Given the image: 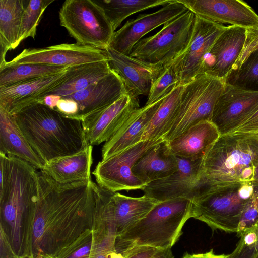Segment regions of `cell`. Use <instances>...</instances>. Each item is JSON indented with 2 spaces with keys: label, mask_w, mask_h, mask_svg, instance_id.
<instances>
[{
  "label": "cell",
  "mask_w": 258,
  "mask_h": 258,
  "mask_svg": "<svg viewBox=\"0 0 258 258\" xmlns=\"http://www.w3.org/2000/svg\"><path fill=\"white\" fill-rule=\"evenodd\" d=\"M38 198L25 229L23 258L56 256L92 229L99 187L92 180L60 184L37 172Z\"/></svg>",
  "instance_id": "1"
},
{
  "label": "cell",
  "mask_w": 258,
  "mask_h": 258,
  "mask_svg": "<svg viewBox=\"0 0 258 258\" xmlns=\"http://www.w3.org/2000/svg\"><path fill=\"white\" fill-rule=\"evenodd\" d=\"M12 115L44 165L51 160L79 153L90 145L81 120L40 103L28 105Z\"/></svg>",
  "instance_id": "2"
},
{
  "label": "cell",
  "mask_w": 258,
  "mask_h": 258,
  "mask_svg": "<svg viewBox=\"0 0 258 258\" xmlns=\"http://www.w3.org/2000/svg\"><path fill=\"white\" fill-rule=\"evenodd\" d=\"M257 165L258 132L220 135L202 159L196 197L252 182Z\"/></svg>",
  "instance_id": "3"
},
{
  "label": "cell",
  "mask_w": 258,
  "mask_h": 258,
  "mask_svg": "<svg viewBox=\"0 0 258 258\" xmlns=\"http://www.w3.org/2000/svg\"><path fill=\"white\" fill-rule=\"evenodd\" d=\"M0 227L18 258H23L27 220L38 198L36 169L27 162L0 153Z\"/></svg>",
  "instance_id": "4"
},
{
  "label": "cell",
  "mask_w": 258,
  "mask_h": 258,
  "mask_svg": "<svg viewBox=\"0 0 258 258\" xmlns=\"http://www.w3.org/2000/svg\"><path fill=\"white\" fill-rule=\"evenodd\" d=\"M193 199L179 197L159 202L143 219L116 237L117 252L123 254L139 247L171 249L192 218Z\"/></svg>",
  "instance_id": "5"
},
{
  "label": "cell",
  "mask_w": 258,
  "mask_h": 258,
  "mask_svg": "<svg viewBox=\"0 0 258 258\" xmlns=\"http://www.w3.org/2000/svg\"><path fill=\"white\" fill-rule=\"evenodd\" d=\"M254 191L252 182L208 191L193 199L192 218L213 231L237 233L240 221Z\"/></svg>",
  "instance_id": "6"
},
{
  "label": "cell",
  "mask_w": 258,
  "mask_h": 258,
  "mask_svg": "<svg viewBox=\"0 0 258 258\" xmlns=\"http://www.w3.org/2000/svg\"><path fill=\"white\" fill-rule=\"evenodd\" d=\"M225 84L222 79L205 73L185 84L179 107L163 139L170 141L200 121H211L215 105Z\"/></svg>",
  "instance_id": "7"
},
{
  "label": "cell",
  "mask_w": 258,
  "mask_h": 258,
  "mask_svg": "<svg viewBox=\"0 0 258 258\" xmlns=\"http://www.w3.org/2000/svg\"><path fill=\"white\" fill-rule=\"evenodd\" d=\"M59 19L76 43L104 50L109 46L115 31L93 0H66L59 10Z\"/></svg>",
  "instance_id": "8"
},
{
  "label": "cell",
  "mask_w": 258,
  "mask_h": 258,
  "mask_svg": "<svg viewBox=\"0 0 258 258\" xmlns=\"http://www.w3.org/2000/svg\"><path fill=\"white\" fill-rule=\"evenodd\" d=\"M195 14L188 10L163 25L151 36L140 40L130 56L163 67L170 64L185 50L192 33Z\"/></svg>",
  "instance_id": "9"
},
{
  "label": "cell",
  "mask_w": 258,
  "mask_h": 258,
  "mask_svg": "<svg viewBox=\"0 0 258 258\" xmlns=\"http://www.w3.org/2000/svg\"><path fill=\"white\" fill-rule=\"evenodd\" d=\"M164 139L140 142L124 150L101 160L92 174L101 188L112 192L142 190L146 185L133 173L136 162L149 150Z\"/></svg>",
  "instance_id": "10"
},
{
  "label": "cell",
  "mask_w": 258,
  "mask_h": 258,
  "mask_svg": "<svg viewBox=\"0 0 258 258\" xmlns=\"http://www.w3.org/2000/svg\"><path fill=\"white\" fill-rule=\"evenodd\" d=\"M226 26L203 19L195 15L190 41L184 51L170 64L185 85L203 73L205 60L213 44Z\"/></svg>",
  "instance_id": "11"
},
{
  "label": "cell",
  "mask_w": 258,
  "mask_h": 258,
  "mask_svg": "<svg viewBox=\"0 0 258 258\" xmlns=\"http://www.w3.org/2000/svg\"><path fill=\"white\" fill-rule=\"evenodd\" d=\"M108 60L105 50L75 43H63L38 49H25L8 62L41 63L69 67Z\"/></svg>",
  "instance_id": "12"
},
{
  "label": "cell",
  "mask_w": 258,
  "mask_h": 258,
  "mask_svg": "<svg viewBox=\"0 0 258 258\" xmlns=\"http://www.w3.org/2000/svg\"><path fill=\"white\" fill-rule=\"evenodd\" d=\"M258 110V91L225 84L217 100L211 121L220 135L232 133Z\"/></svg>",
  "instance_id": "13"
},
{
  "label": "cell",
  "mask_w": 258,
  "mask_h": 258,
  "mask_svg": "<svg viewBox=\"0 0 258 258\" xmlns=\"http://www.w3.org/2000/svg\"><path fill=\"white\" fill-rule=\"evenodd\" d=\"M139 108L138 97L127 92L110 105L84 117L82 124L89 145L108 141Z\"/></svg>",
  "instance_id": "14"
},
{
  "label": "cell",
  "mask_w": 258,
  "mask_h": 258,
  "mask_svg": "<svg viewBox=\"0 0 258 258\" xmlns=\"http://www.w3.org/2000/svg\"><path fill=\"white\" fill-rule=\"evenodd\" d=\"M188 10L178 0H171L155 12L140 14L136 19L127 21L114 32L109 46L129 55L133 48L144 35Z\"/></svg>",
  "instance_id": "15"
},
{
  "label": "cell",
  "mask_w": 258,
  "mask_h": 258,
  "mask_svg": "<svg viewBox=\"0 0 258 258\" xmlns=\"http://www.w3.org/2000/svg\"><path fill=\"white\" fill-rule=\"evenodd\" d=\"M178 169L170 176L147 184L144 194L159 202L197 195L202 159L190 160L177 157Z\"/></svg>",
  "instance_id": "16"
},
{
  "label": "cell",
  "mask_w": 258,
  "mask_h": 258,
  "mask_svg": "<svg viewBox=\"0 0 258 258\" xmlns=\"http://www.w3.org/2000/svg\"><path fill=\"white\" fill-rule=\"evenodd\" d=\"M195 15L214 23L248 28L258 24V15L240 0H178Z\"/></svg>",
  "instance_id": "17"
},
{
  "label": "cell",
  "mask_w": 258,
  "mask_h": 258,
  "mask_svg": "<svg viewBox=\"0 0 258 258\" xmlns=\"http://www.w3.org/2000/svg\"><path fill=\"white\" fill-rule=\"evenodd\" d=\"M105 51L111 69L120 77L127 92L136 97L148 95L151 84L164 67L124 54L110 46Z\"/></svg>",
  "instance_id": "18"
},
{
  "label": "cell",
  "mask_w": 258,
  "mask_h": 258,
  "mask_svg": "<svg viewBox=\"0 0 258 258\" xmlns=\"http://www.w3.org/2000/svg\"><path fill=\"white\" fill-rule=\"evenodd\" d=\"M246 39V28L230 25L216 39L207 55L203 73L225 80L239 56Z\"/></svg>",
  "instance_id": "19"
},
{
  "label": "cell",
  "mask_w": 258,
  "mask_h": 258,
  "mask_svg": "<svg viewBox=\"0 0 258 258\" xmlns=\"http://www.w3.org/2000/svg\"><path fill=\"white\" fill-rule=\"evenodd\" d=\"M126 93L121 79L111 70L107 76L85 89L64 97L77 102L79 107L77 118L82 120L86 116L110 105Z\"/></svg>",
  "instance_id": "20"
},
{
  "label": "cell",
  "mask_w": 258,
  "mask_h": 258,
  "mask_svg": "<svg viewBox=\"0 0 258 258\" xmlns=\"http://www.w3.org/2000/svg\"><path fill=\"white\" fill-rule=\"evenodd\" d=\"M66 71L53 76L0 87V107L13 115L23 108L36 103L41 94L61 80Z\"/></svg>",
  "instance_id": "21"
},
{
  "label": "cell",
  "mask_w": 258,
  "mask_h": 258,
  "mask_svg": "<svg viewBox=\"0 0 258 258\" xmlns=\"http://www.w3.org/2000/svg\"><path fill=\"white\" fill-rule=\"evenodd\" d=\"M165 96L152 104L136 109L114 135L105 143L101 150V160L140 142L142 134Z\"/></svg>",
  "instance_id": "22"
},
{
  "label": "cell",
  "mask_w": 258,
  "mask_h": 258,
  "mask_svg": "<svg viewBox=\"0 0 258 258\" xmlns=\"http://www.w3.org/2000/svg\"><path fill=\"white\" fill-rule=\"evenodd\" d=\"M92 231V243L89 258H125L116 250V224L100 187Z\"/></svg>",
  "instance_id": "23"
},
{
  "label": "cell",
  "mask_w": 258,
  "mask_h": 258,
  "mask_svg": "<svg viewBox=\"0 0 258 258\" xmlns=\"http://www.w3.org/2000/svg\"><path fill=\"white\" fill-rule=\"evenodd\" d=\"M220 136L212 121L202 120L168 143L175 156L195 161L202 159Z\"/></svg>",
  "instance_id": "24"
},
{
  "label": "cell",
  "mask_w": 258,
  "mask_h": 258,
  "mask_svg": "<svg viewBox=\"0 0 258 258\" xmlns=\"http://www.w3.org/2000/svg\"><path fill=\"white\" fill-rule=\"evenodd\" d=\"M101 189L113 215L117 236L145 217L159 203L145 194L133 197Z\"/></svg>",
  "instance_id": "25"
},
{
  "label": "cell",
  "mask_w": 258,
  "mask_h": 258,
  "mask_svg": "<svg viewBox=\"0 0 258 258\" xmlns=\"http://www.w3.org/2000/svg\"><path fill=\"white\" fill-rule=\"evenodd\" d=\"M111 71L108 60L69 67L61 80L41 94L36 103L48 95H55L62 98L78 92L107 76Z\"/></svg>",
  "instance_id": "26"
},
{
  "label": "cell",
  "mask_w": 258,
  "mask_h": 258,
  "mask_svg": "<svg viewBox=\"0 0 258 258\" xmlns=\"http://www.w3.org/2000/svg\"><path fill=\"white\" fill-rule=\"evenodd\" d=\"M178 169V158L171 152L168 142L163 140L146 152L134 164L132 171L143 183L167 177Z\"/></svg>",
  "instance_id": "27"
},
{
  "label": "cell",
  "mask_w": 258,
  "mask_h": 258,
  "mask_svg": "<svg viewBox=\"0 0 258 258\" xmlns=\"http://www.w3.org/2000/svg\"><path fill=\"white\" fill-rule=\"evenodd\" d=\"M92 152L93 146L90 145L79 153L46 162L41 171L60 184L92 180Z\"/></svg>",
  "instance_id": "28"
},
{
  "label": "cell",
  "mask_w": 258,
  "mask_h": 258,
  "mask_svg": "<svg viewBox=\"0 0 258 258\" xmlns=\"http://www.w3.org/2000/svg\"><path fill=\"white\" fill-rule=\"evenodd\" d=\"M0 153L21 159L36 169L44 164L20 131L13 116L0 107Z\"/></svg>",
  "instance_id": "29"
},
{
  "label": "cell",
  "mask_w": 258,
  "mask_h": 258,
  "mask_svg": "<svg viewBox=\"0 0 258 258\" xmlns=\"http://www.w3.org/2000/svg\"><path fill=\"white\" fill-rule=\"evenodd\" d=\"M25 1H0V66L6 62L8 51L19 45L22 17L25 11Z\"/></svg>",
  "instance_id": "30"
},
{
  "label": "cell",
  "mask_w": 258,
  "mask_h": 258,
  "mask_svg": "<svg viewBox=\"0 0 258 258\" xmlns=\"http://www.w3.org/2000/svg\"><path fill=\"white\" fill-rule=\"evenodd\" d=\"M184 85H178L164 98L142 134L140 142L157 140L168 132L179 107Z\"/></svg>",
  "instance_id": "31"
},
{
  "label": "cell",
  "mask_w": 258,
  "mask_h": 258,
  "mask_svg": "<svg viewBox=\"0 0 258 258\" xmlns=\"http://www.w3.org/2000/svg\"><path fill=\"white\" fill-rule=\"evenodd\" d=\"M68 68L34 63L11 64L6 61L0 66V87L55 75L66 71Z\"/></svg>",
  "instance_id": "32"
},
{
  "label": "cell",
  "mask_w": 258,
  "mask_h": 258,
  "mask_svg": "<svg viewBox=\"0 0 258 258\" xmlns=\"http://www.w3.org/2000/svg\"><path fill=\"white\" fill-rule=\"evenodd\" d=\"M103 11L114 31L130 16L160 6L171 0H93Z\"/></svg>",
  "instance_id": "33"
},
{
  "label": "cell",
  "mask_w": 258,
  "mask_h": 258,
  "mask_svg": "<svg viewBox=\"0 0 258 258\" xmlns=\"http://www.w3.org/2000/svg\"><path fill=\"white\" fill-rule=\"evenodd\" d=\"M225 83L258 91V50L251 53L238 70L230 72Z\"/></svg>",
  "instance_id": "34"
},
{
  "label": "cell",
  "mask_w": 258,
  "mask_h": 258,
  "mask_svg": "<svg viewBox=\"0 0 258 258\" xmlns=\"http://www.w3.org/2000/svg\"><path fill=\"white\" fill-rule=\"evenodd\" d=\"M53 0H31L22 17L19 44L28 37L35 38L37 27L47 7Z\"/></svg>",
  "instance_id": "35"
},
{
  "label": "cell",
  "mask_w": 258,
  "mask_h": 258,
  "mask_svg": "<svg viewBox=\"0 0 258 258\" xmlns=\"http://www.w3.org/2000/svg\"><path fill=\"white\" fill-rule=\"evenodd\" d=\"M179 85V79L171 64L164 67L158 77L151 84L145 105H149L166 96Z\"/></svg>",
  "instance_id": "36"
},
{
  "label": "cell",
  "mask_w": 258,
  "mask_h": 258,
  "mask_svg": "<svg viewBox=\"0 0 258 258\" xmlns=\"http://www.w3.org/2000/svg\"><path fill=\"white\" fill-rule=\"evenodd\" d=\"M92 243V229H87L62 248L57 258H89Z\"/></svg>",
  "instance_id": "37"
},
{
  "label": "cell",
  "mask_w": 258,
  "mask_h": 258,
  "mask_svg": "<svg viewBox=\"0 0 258 258\" xmlns=\"http://www.w3.org/2000/svg\"><path fill=\"white\" fill-rule=\"evenodd\" d=\"M257 223L258 184H254V191L243 212L236 233L237 235L239 237L243 233L256 225Z\"/></svg>",
  "instance_id": "38"
},
{
  "label": "cell",
  "mask_w": 258,
  "mask_h": 258,
  "mask_svg": "<svg viewBox=\"0 0 258 258\" xmlns=\"http://www.w3.org/2000/svg\"><path fill=\"white\" fill-rule=\"evenodd\" d=\"M256 50H258V24L246 29V39L243 49L231 71L238 70L247 57Z\"/></svg>",
  "instance_id": "39"
},
{
  "label": "cell",
  "mask_w": 258,
  "mask_h": 258,
  "mask_svg": "<svg viewBox=\"0 0 258 258\" xmlns=\"http://www.w3.org/2000/svg\"><path fill=\"white\" fill-rule=\"evenodd\" d=\"M61 113L71 118H77L79 112L78 104L69 98H61L54 109Z\"/></svg>",
  "instance_id": "40"
},
{
  "label": "cell",
  "mask_w": 258,
  "mask_h": 258,
  "mask_svg": "<svg viewBox=\"0 0 258 258\" xmlns=\"http://www.w3.org/2000/svg\"><path fill=\"white\" fill-rule=\"evenodd\" d=\"M233 258H256L258 255L256 246H247L240 238L233 250Z\"/></svg>",
  "instance_id": "41"
},
{
  "label": "cell",
  "mask_w": 258,
  "mask_h": 258,
  "mask_svg": "<svg viewBox=\"0 0 258 258\" xmlns=\"http://www.w3.org/2000/svg\"><path fill=\"white\" fill-rule=\"evenodd\" d=\"M0 258H18L9 238L0 227Z\"/></svg>",
  "instance_id": "42"
},
{
  "label": "cell",
  "mask_w": 258,
  "mask_h": 258,
  "mask_svg": "<svg viewBox=\"0 0 258 258\" xmlns=\"http://www.w3.org/2000/svg\"><path fill=\"white\" fill-rule=\"evenodd\" d=\"M160 250L151 247H139L126 252L125 258H151Z\"/></svg>",
  "instance_id": "43"
},
{
  "label": "cell",
  "mask_w": 258,
  "mask_h": 258,
  "mask_svg": "<svg viewBox=\"0 0 258 258\" xmlns=\"http://www.w3.org/2000/svg\"><path fill=\"white\" fill-rule=\"evenodd\" d=\"M233 132H258V110L248 117Z\"/></svg>",
  "instance_id": "44"
},
{
  "label": "cell",
  "mask_w": 258,
  "mask_h": 258,
  "mask_svg": "<svg viewBox=\"0 0 258 258\" xmlns=\"http://www.w3.org/2000/svg\"><path fill=\"white\" fill-rule=\"evenodd\" d=\"M182 258H233V251L229 254H216L213 249L200 253H189L186 252Z\"/></svg>",
  "instance_id": "45"
},
{
  "label": "cell",
  "mask_w": 258,
  "mask_h": 258,
  "mask_svg": "<svg viewBox=\"0 0 258 258\" xmlns=\"http://www.w3.org/2000/svg\"><path fill=\"white\" fill-rule=\"evenodd\" d=\"M61 98L60 97L55 95H48L43 98L38 103L45 105L54 109L57 102Z\"/></svg>",
  "instance_id": "46"
},
{
  "label": "cell",
  "mask_w": 258,
  "mask_h": 258,
  "mask_svg": "<svg viewBox=\"0 0 258 258\" xmlns=\"http://www.w3.org/2000/svg\"><path fill=\"white\" fill-rule=\"evenodd\" d=\"M151 258H174L171 249H160Z\"/></svg>",
  "instance_id": "47"
},
{
  "label": "cell",
  "mask_w": 258,
  "mask_h": 258,
  "mask_svg": "<svg viewBox=\"0 0 258 258\" xmlns=\"http://www.w3.org/2000/svg\"><path fill=\"white\" fill-rule=\"evenodd\" d=\"M252 182L254 184H258V165L256 166L255 169L254 178Z\"/></svg>",
  "instance_id": "48"
},
{
  "label": "cell",
  "mask_w": 258,
  "mask_h": 258,
  "mask_svg": "<svg viewBox=\"0 0 258 258\" xmlns=\"http://www.w3.org/2000/svg\"><path fill=\"white\" fill-rule=\"evenodd\" d=\"M44 258H57V257L56 256H46V257H44Z\"/></svg>",
  "instance_id": "49"
},
{
  "label": "cell",
  "mask_w": 258,
  "mask_h": 258,
  "mask_svg": "<svg viewBox=\"0 0 258 258\" xmlns=\"http://www.w3.org/2000/svg\"><path fill=\"white\" fill-rule=\"evenodd\" d=\"M257 225L258 226V223H257ZM256 248H257V250L258 251V241H257V245H256Z\"/></svg>",
  "instance_id": "50"
},
{
  "label": "cell",
  "mask_w": 258,
  "mask_h": 258,
  "mask_svg": "<svg viewBox=\"0 0 258 258\" xmlns=\"http://www.w3.org/2000/svg\"><path fill=\"white\" fill-rule=\"evenodd\" d=\"M256 258H258V255H257V256Z\"/></svg>",
  "instance_id": "51"
}]
</instances>
